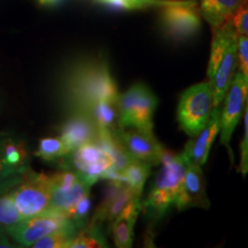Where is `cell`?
<instances>
[{
	"label": "cell",
	"mask_w": 248,
	"mask_h": 248,
	"mask_svg": "<svg viewBox=\"0 0 248 248\" xmlns=\"http://www.w3.org/2000/svg\"><path fill=\"white\" fill-rule=\"evenodd\" d=\"M64 100L71 111H88L100 101H119L120 92L107 61L92 58L77 62L63 84Z\"/></svg>",
	"instance_id": "obj_1"
},
{
	"label": "cell",
	"mask_w": 248,
	"mask_h": 248,
	"mask_svg": "<svg viewBox=\"0 0 248 248\" xmlns=\"http://www.w3.org/2000/svg\"><path fill=\"white\" fill-rule=\"evenodd\" d=\"M213 33L207 76L216 107L222 105L238 70V32L230 20Z\"/></svg>",
	"instance_id": "obj_2"
},
{
	"label": "cell",
	"mask_w": 248,
	"mask_h": 248,
	"mask_svg": "<svg viewBox=\"0 0 248 248\" xmlns=\"http://www.w3.org/2000/svg\"><path fill=\"white\" fill-rule=\"evenodd\" d=\"M161 164L147 199L141 202V208L147 215L156 218L162 217L175 203L187 168V160L184 153L173 154L164 150Z\"/></svg>",
	"instance_id": "obj_3"
},
{
	"label": "cell",
	"mask_w": 248,
	"mask_h": 248,
	"mask_svg": "<svg viewBox=\"0 0 248 248\" xmlns=\"http://www.w3.org/2000/svg\"><path fill=\"white\" fill-rule=\"evenodd\" d=\"M157 106L156 95L142 83L132 85L120 94L119 126L153 132V116Z\"/></svg>",
	"instance_id": "obj_4"
},
{
	"label": "cell",
	"mask_w": 248,
	"mask_h": 248,
	"mask_svg": "<svg viewBox=\"0 0 248 248\" xmlns=\"http://www.w3.org/2000/svg\"><path fill=\"white\" fill-rule=\"evenodd\" d=\"M214 107V92L208 80L192 85L178 102L177 120L181 129L190 137L198 135L208 122Z\"/></svg>",
	"instance_id": "obj_5"
},
{
	"label": "cell",
	"mask_w": 248,
	"mask_h": 248,
	"mask_svg": "<svg viewBox=\"0 0 248 248\" xmlns=\"http://www.w3.org/2000/svg\"><path fill=\"white\" fill-rule=\"evenodd\" d=\"M160 8V24L170 39L183 42L199 32L200 6L195 0H168Z\"/></svg>",
	"instance_id": "obj_6"
},
{
	"label": "cell",
	"mask_w": 248,
	"mask_h": 248,
	"mask_svg": "<svg viewBox=\"0 0 248 248\" xmlns=\"http://www.w3.org/2000/svg\"><path fill=\"white\" fill-rule=\"evenodd\" d=\"M14 202L23 218L38 215L49 209L52 177L28 169L22 181L12 190Z\"/></svg>",
	"instance_id": "obj_7"
},
{
	"label": "cell",
	"mask_w": 248,
	"mask_h": 248,
	"mask_svg": "<svg viewBox=\"0 0 248 248\" xmlns=\"http://www.w3.org/2000/svg\"><path fill=\"white\" fill-rule=\"evenodd\" d=\"M68 228L79 226L64 215L63 213L53 209H47L38 215L24 218L18 228L12 231L9 235L23 247H31L32 244L44 235Z\"/></svg>",
	"instance_id": "obj_8"
},
{
	"label": "cell",
	"mask_w": 248,
	"mask_h": 248,
	"mask_svg": "<svg viewBox=\"0 0 248 248\" xmlns=\"http://www.w3.org/2000/svg\"><path fill=\"white\" fill-rule=\"evenodd\" d=\"M248 97L247 83L243 74L237 70L232 79L230 88L226 92L223 107H221V117H219V136L221 144L230 152V140L233 135L235 126L239 123L240 117L243 116L246 101ZM231 153V152H230Z\"/></svg>",
	"instance_id": "obj_9"
},
{
	"label": "cell",
	"mask_w": 248,
	"mask_h": 248,
	"mask_svg": "<svg viewBox=\"0 0 248 248\" xmlns=\"http://www.w3.org/2000/svg\"><path fill=\"white\" fill-rule=\"evenodd\" d=\"M68 163L71 169L90 186L97 183L99 179H104L105 175L113 169V159L104 148H101L95 141L82 145L75 151L68 154Z\"/></svg>",
	"instance_id": "obj_10"
},
{
	"label": "cell",
	"mask_w": 248,
	"mask_h": 248,
	"mask_svg": "<svg viewBox=\"0 0 248 248\" xmlns=\"http://www.w3.org/2000/svg\"><path fill=\"white\" fill-rule=\"evenodd\" d=\"M113 133L132 159L142 161L151 166L161 163L166 148L156 140L153 132L133 128H119Z\"/></svg>",
	"instance_id": "obj_11"
},
{
	"label": "cell",
	"mask_w": 248,
	"mask_h": 248,
	"mask_svg": "<svg viewBox=\"0 0 248 248\" xmlns=\"http://www.w3.org/2000/svg\"><path fill=\"white\" fill-rule=\"evenodd\" d=\"M137 197H141L135 193L130 186L123 181H109L106 191L104 193L101 203L95 210L92 221L100 223H110L122 213L131 201Z\"/></svg>",
	"instance_id": "obj_12"
},
{
	"label": "cell",
	"mask_w": 248,
	"mask_h": 248,
	"mask_svg": "<svg viewBox=\"0 0 248 248\" xmlns=\"http://www.w3.org/2000/svg\"><path fill=\"white\" fill-rule=\"evenodd\" d=\"M175 204L179 210L193 208V207L208 208L209 200L207 198L206 183H204L201 166L187 162V168Z\"/></svg>",
	"instance_id": "obj_13"
},
{
	"label": "cell",
	"mask_w": 248,
	"mask_h": 248,
	"mask_svg": "<svg viewBox=\"0 0 248 248\" xmlns=\"http://www.w3.org/2000/svg\"><path fill=\"white\" fill-rule=\"evenodd\" d=\"M99 129L86 111H73L60 126V138L70 153L82 145L95 141Z\"/></svg>",
	"instance_id": "obj_14"
},
{
	"label": "cell",
	"mask_w": 248,
	"mask_h": 248,
	"mask_svg": "<svg viewBox=\"0 0 248 248\" xmlns=\"http://www.w3.org/2000/svg\"><path fill=\"white\" fill-rule=\"evenodd\" d=\"M219 117H221V106L214 107L212 115L206 125L186 144L183 153L185 154L188 163L202 167L207 162L213 142L219 133Z\"/></svg>",
	"instance_id": "obj_15"
},
{
	"label": "cell",
	"mask_w": 248,
	"mask_h": 248,
	"mask_svg": "<svg viewBox=\"0 0 248 248\" xmlns=\"http://www.w3.org/2000/svg\"><path fill=\"white\" fill-rule=\"evenodd\" d=\"M141 197L135 198L122 213L110 223L114 244L119 248H129L133 243V229L141 210Z\"/></svg>",
	"instance_id": "obj_16"
},
{
	"label": "cell",
	"mask_w": 248,
	"mask_h": 248,
	"mask_svg": "<svg viewBox=\"0 0 248 248\" xmlns=\"http://www.w3.org/2000/svg\"><path fill=\"white\" fill-rule=\"evenodd\" d=\"M247 0H201V16L207 21L213 31L230 21Z\"/></svg>",
	"instance_id": "obj_17"
},
{
	"label": "cell",
	"mask_w": 248,
	"mask_h": 248,
	"mask_svg": "<svg viewBox=\"0 0 248 248\" xmlns=\"http://www.w3.org/2000/svg\"><path fill=\"white\" fill-rule=\"evenodd\" d=\"M90 187L91 186L80 176L75 184L67 190H59V188L52 187L49 209L57 210V212L63 213L66 215L73 207L76 206V203L82 198L90 194Z\"/></svg>",
	"instance_id": "obj_18"
},
{
	"label": "cell",
	"mask_w": 248,
	"mask_h": 248,
	"mask_svg": "<svg viewBox=\"0 0 248 248\" xmlns=\"http://www.w3.org/2000/svg\"><path fill=\"white\" fill-rule=\"evenodd\" d=\"M97 128L101 131L114 132L119 129V107L117 101H100L86 111Z\"/></svg>",
	"instance_id": "obj_19"
},
{
	"label": "cell",
	"mask_w": 248,
	"mask_h": 248,
	"mask_svg": "<svg viewBox=\"0 0 248 248\" xmlns=\"http://www.w3.org/2000/svg\"><path fill=\"white\" fill-rule=\"evenodd\" d=\"M107 246V240L102 233L101 224L92 219L89 223H85L77 231L70 244V248H100Z\"/></svg>",
	"instance_id": "obj_20"
},
{
	"label": "cell",
	"mask_w": 248,
	"mask_h": 248,
	"mask_svg": "<svg viewBox=\"0 0 248 248\" xmlns=\"http://www.w3.org/2000/svg\"><path fill=\"white\" fill-rule=\"evenodd\" d=\"M12 190L0 193V228L8 234L18 228L24 219L14 202Z\"/></svg>",
	"instance_id": "obj_21"
},
{
	"label": "cell",
	"mask_w": 248,
	"mask_h": 248,
	"mask_svg": "<svg viewBox=\"0 0 248 248\" xmlns=\"http://www.w3.org/2000/svg\"><path fill=\"white\" fill-rule=\"evenodd\" d=\"M151 167V164L146 162L133 160L120 172L121 181L126 183L136 194L141 195L142 188L150 175Z\"/></svg>",
	"instance_id": "obj_22"
},
{
	"label": "cell",
	"mask_w": 248,
	"mask_h": 248,
	"mask_svg": "<svg viewBox=\"0 0 248 248\" xmlns=\"http://www.w3.org/2000/svg\"><path fill=\"white\" fill-rule=\"evenodd\" d=\"M69 153L70 151L60 137H46L39 140L35 155L44 161H54Z\"/></svg>",
	"instance_id": "obj_23"
},
{
	"label": "cell",
	"mask_w": 248,
	"mask_h": 248,
	"mask_svg": "<svg viewBox=\"0 0 248 248\" xmlns=\"http://www.w3.org/2000/svg\"><path fill=\"white\" fill-rule=\"evenodd\" d=\"M28 167H13L4 160L0 142V193L12 190L22 181Z\"/></svg>",
	"instance_id": "obj_24"
},
{
	"label": "cell",
	"mask_w": 248,
	"mask_h": 248,
	"mask_svg": "<svg viewBox=\"0 0 248 248\" xmlns=\"http://www.w3.org/2000/svg\"><path fill=\"white\" fill-rule=\"evenodd\" d=\"M78 231L77 228H68L44 235L32 244L35 248H70L73 238Z\"/></svg>",
	"instance_id": "obj_25"
},
{
	"label": "cell",
	"mask_w": 248,
	"mask_h": 248,
	"mask_svg": "<svg viewBox=\"0 0 248 248\" xmlns=\"http://www.w3.org/2000/svg\"><path fill=\"white\" fill-rule=\"evenodd\" d=\"M1 152L4 160L13 167H28L27 166V151L22 142L9 140L1 142Z\"/></svg>",
	"instance_id": "obj_26"
},
{
	"label": "cell",
	"mask_w": 248,
	"mask_h": 248,
	"mask_svg": "<svg viewBox=\"0 0 248 248\" xmlns=\"http://www.w3.org/2000/svg\"><path fill=\"white\" fill-rule=\"evenodd\" d=\"M99 1L109 5L111 7L133 11V9H144L148 7L159 8L168 0H99Z\"/></svg>",
	"instance_id": "obj_27"
},
{
	"label": "cell",
	"mask_w": 248,
	"mask_h": 248,
	"mask_svg": "<svg viewBox=\"0 0 248 248\" xmlns=\"http://www.w3.org/2000/svg\"><path fill=\"white\" fill-rule=\"evenodd\" d=\"M90 209H91V199H90V194H88L84 198H82L76 203V206L73 207L66 214V216L73 222H75L79 228H82L86 223V219H88Z\"/></svg>",
	"instance_id": "obj_28"
},
{
	"label": "cell",
	"mask_w": 248,
	"mask_h": 248,
	"mask_svg": "<svg viewBox=\"0 0 248 248\" xmlns=\"http://www.w3.org/2000/svg\"><path fill=\"white\" fill-rule=\"evenodd\" d=\"M238 70L243 74L248 89V37L238 35Z\"/></svg>",
	"instance_id": "obj_29"
},
{
	"label": "cell",
	"mask_w": 248,
	"mask_h": 248,
	"mask_svg": "<svg viewBox=\"0 0 248 248\" xmlns=\"http://www.w3.org/2000/svg\"><path fill=\"white\" fill-rule=\"evenodd\" d=\"M244 120H245V130H244V138L241 141V155H240V167L239 171L243 176H246L248 173V97L246 101V107L244 111Z\"/></svg>",
	"instance_id": "obj_30"
},
{
	"label": "cell",
	"mask_w": 248,
	"mask_h": 248,
	"mask_svg": "<svg viewBox=\"0 0 248 248\" xmlns=\"http://www.w3.org/2000/svg\"><path fill=\"white\" fill-rule=\"evenodd\" d=\"M238 35L248 37V0L232 18Z\"/></svg>",
	"instance_id": "obj_31"
},
{
	"label": "cell",
	"mask_w": 248,
	"mask_h": 248,
	"mask_svg": "<svg viewBox=\"0 0 248 248\" xmlns=\"http://www.w3.org/2000/svg\"><path fill=\"white\" fill-rule=\"evenodd\" d=\"M0 247H12L7 237H6V232L1 228H0Z\"/></svg>",
	"instance_id": "obj_32"
},
{
	"label": "cell",
	"mask_w": 248,
	"mask_h": 248,
	"mask_svg": "<svg viewBox=\"0 0 248 248\" xmlns=\"http://www.w3.org/2000/svg\"><path fill=\"white\" fill-rule=\"evenodd\" d=\"M61 1L62 0H38L39 4L44 6H54V5H58L59 2Z\"/></svg>",
	"instance_id": "obj_33"
}]
</instances>
